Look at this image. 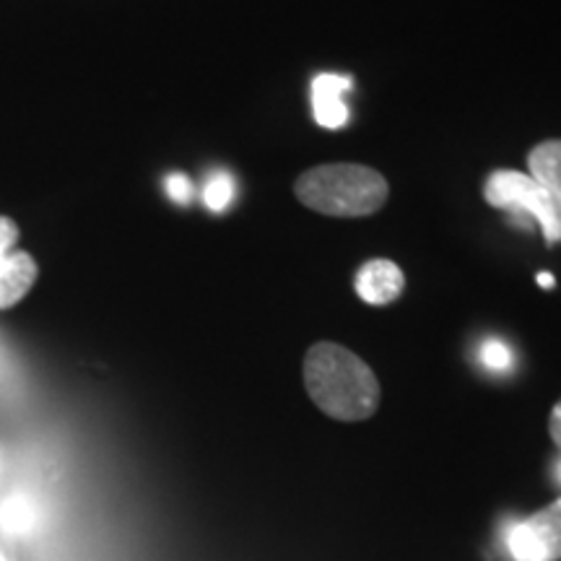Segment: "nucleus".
Returning a JSON list of instances; mask_svg holds the SVG:
<instances>
[{"instance_id":"f257e3e1","label":"nucleus","mask_w":561,"mask_h":561,"mask_svg":"<svg viewBox=\"0 0 561 561\" xmlns=\"http://www.w3.org/2000/svg\"><path fill=\"white\" fill-rule=\"evenodd\" d=\"M305 388L322 413L364 421L380 405V382L369 364L339 343H314L305 356Z\"/></svg>"},{"instance_id":"f03ea898","label":"nucleus","mask_w":561,"mask_h":561,"mask_svg":"<svg viewBox=\"0 0 561 561\" xmlns=\"http://www.w3.org/2000/svg\"><path fill=\"white\" fill-rule=\"evenodd\" d=\"M294 193L307 208L339 219L377 214L388 201V180L364 164H322L299 174Z\"/></svg>"},{"instance_id":"7ed1b4c3","label":"nucleus","mask_w":561,"mask_h":561,"mask_svg":"<svg viewBox=\"0 0 561 561\" xmlns=\"http://www.w3.org/2000/svg\"><path fill=\"white\" fill-rule=\"evenodd\" d=\"M483 198L491 208L510 210L512 221L530 229L538 224L543 240L561 242V203L536 178L515 170H496L483 182Z\"/></svg>"},{"instance_id":"20e7f679","label":"nucleus","mask_w":561,"mask_h":561,"mask_svg":"<svg viewBox=\"0 0 561 561\" xmlns=\"http://www.w3.org/2000/svg\"><path fill=\"white\" fill-rule=\"evenodd\" d=\"M507 546L515 561H557L561 559V500L512 525Z\"/></svg>"},{"instance_id":"39448f33","label":"nucleus","mask_w":561,"mask_h":561,"mask_svg":"<svg viewBox=\"0 0 561 561\" xmlns=\"http://www.w3.org/2000/svg\"><path fill=\"white\" fill-rule=\"evenodd\" d=\"M354 89V81L348 76L339 73H320L312 81V112L314 123L328 130H339L348 123V107L343 96Z\"/></svg>"},{"instance_id":"423d86ee","label":"nucleus","mask_w":561,"mask_h":561,"mask_svg":"<svg viewBox=\"0 0 561 561\" xmlns=\"http://www.w3.org/2000/svg\"><path fill=\"white\" fill-rule=\"evenodd\" d=\"M356 294L371 307H385L390 301H396L403 294L405 276L392 261L385 257H375L367 261L356 273Z\"/></svg>"},{"instance_id":"0eeeda50","label":"nucleus","mask_w":561,"mask_h":561,"mask_svg":"<svg viewBox=\"0 0 561 561\" xmlns=\"http://www.w3.org/2000/svg\"><path fill=\"white\" fill-rule=\"evenodd\" d=\"M37 263L30 252H9L0 261V310H11L37 280Z\"/></svg>"},{"instance_id":"6e6552de","label":"nucleus","mask_w":561,"mask_h":561,"mask_svg":"<svg viewBox=\"0 0 561 561\" xmlns=\"http://www.w3.org/2000/svg\"><path fill=\"white\" fill-rule=\"evenodd\" d=\"M528 174L561 203V140H543L528 153Z\"/></svg>"},{"instance_id":"1a4fd4ad","label":"nucleus","mask_w":561,"mask_h":561,"mask_svg":"<svg viewBox=\"0 0 561 561\" xmlns=\"http://www.w3.org/2000/svg\"><path fill=\"white\" fill-rule=\"evenodd\" d=\"M34 523H37V510L26 496L13 494L0 504V530L9 536H24L34 528Z\"/></svg>"},{"instance_id":"9d476101","label":"nucleus","mask_w":561,"mask_h":561,"mask_svg":"<svg viewBox=\"0 0 561 561\" xmlns=\"http://www.w3.org/2000/svg\"><path fill=\"white\" fill-rule=\"evenodd\" d=\"M234 193H237L234 178H231L229 172L216 170L208 178L206 187H203V203H206V208L214 210V214H221V210H227L231 206Z\"/></svg>"},{"instance_id":"9b49d317","label":"nucleus","mask_w":561,"mask_h":561,"mask_svg":"<svg viewBox=\"0 0 561 561\" xmlns=\"http://www.w3.org/2000/svg\"><path fill=\"white\" fill-rule=\"evenodd\" d=\"M481 362L486 364V369H491V371H504V369H510L512 354H510L507 343H502V341H486V343H483V348H481Z\"/></svg>"},{"instance_id":"f8f14e48","label":"nucleus","mask_w":561,"mask_h":561,"mask_svg":"<svg viewBox=\"0 0 561 561\" xmlns=\"http://www.w3.org/2000/svg\"><path fill=\"white\" fill-rule=\"evenodd\" d=\"M167 193H170V198L174 201V203H180V206H187V203L193 201V182H191V178H187V174H182V172H174V174H170V178H167Z\"/></svg>"},{"instance_id":"ddd939ff","label":"nucleus","mask_w":561,"mask_h":561,"mask_svg":"<svg viewBox=\"0 0 561 561\" xmlns=\"http://www.w3.org/2000/svg\"><path fill=\"white\" fill-rule=\"evenodd\" d=\"M19 240V227L9 216H0V261L13 252V242Z\"/></svg>"},{"instance_id":"4468645a","label":"nucleus","mask_w":561,"mask_h":561,"mask_svg":"<svg viewBox=\"0 0 561 561\" xmlns=\"http://www.w3.org/2000/svg\"><path fill=\"white\" fill-rule=\"evenodd\" d=\"M549 432H551V439L557 442V447L561 450V401H559L557 405H553V411H551Z\"/></svg>"},{"instance_id":"2eb2a0df","label":"nucleus","mask_w":561,"mask_h":561,"mask_svg":"<svg viewBox=\"0 0 561 561\" xmlns=\"http://www.w3.org/2000/svg\"><path fill=\"white\" fill-rule=\"evenodd\" d=\"M538 284H541L543 289H553V276L551 273H541V276H538Z\"/></svg>"},{"instance_id":"dca6fc26","label":"nucleus","mask_w":561,"mask_h":561,"mask_svg":"<svg viewBox=\"0 0 561 561\" xmlns=\"http://www.w3.org/2000/svg\"><path fill=\"white\" fill-rule=\"evenodd\" d=\"M557 476H559V481H561V462L557 466Z\"/></svg>"},{"instance_id":"f3484780","label":"nucleus","mask_w":561,"mask_h":561,"mask_svg":"<svg viewBox=\"0 0 561 561\" xmlns=\"http://www.w3.org/2000/svg\"><path fill=\"white\" fill-rule=\"evenodd\" d=\"M0 561H5V559H3V553H0Z\"/></svg>"}]
</instances>
